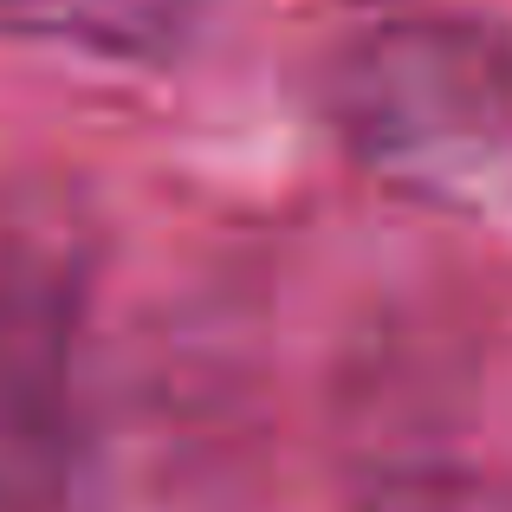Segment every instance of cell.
I'll use <instances>...</instances> for the list:
<instances>
[{
  "label": "cell",
  "mask_w": 512,
  "mask_h": 512,
  "mask_svg": "<svg viewBox=\"0 0 512 512\" xmlns=\"http://www.w3.org/2000/svg\"><path fill=\"white\" fill-rule=\"evenodd\" d=\"M350 512H512V480L448 441H383L350 467Z\"/></svg>",
  "instance_id": "5b68a950"
},
{
  "label": "cell",
  "mask_w": 512,
  "mask_h": 512,
  "mask_svg": "<svg viewBox=\"0 0 512 512\" xmlns=\"http://www.w3.org/2000/svg\"><path fill=\"white\" fill-rule=\"evenodd\" d=\"M0 512H20V500H7V493H0Z\"/></svg>",
  "instance_id": "8992f818"
},
{
  "label": "cell",
  "mask_w": 512,
  "mask_h": 512,
  "mask_svg": "<svg viewBox=\"0 0 512 512\" xmlns=\"http://www.w3.org/2000/svg\"><path fill=\"white\" fill-rule=\"evenodd\" d=\"M85 266L59 234L0 240V493L26 500L72 454Z\"/></svg>",
  "instance_id": "7a4b0ae2"
},
{
  "label": "cell",
  "mask_w": 512,
  "mask_h": 512,
  "mask_svg": "<svg viewBox=\"0 0 512 512\" xmlns=\"http://www.w3.org/2000/svg\"><path fill=\"white\" fill-rule=\"evenodd\" d=\"M227 402L214 389H182L143 376L104 422L72 428V467L91 512H227L234 441Z\"/></svg>",
  "instance_id": "3957f363"
},
{
  "label": "cell",
  "mask_w": 512,
  "mask_h": 512,
  "mask_svg": "<svg viewBox=\"0 0 512 512\" xmlns=\"http://www.w3.org/2000/svg\"><path fill=\"white\" fill-rule=\"evenodd\" d=\"M325 117L383 195L512 221V33L480 13H383L331 52Z\"/></svg>",
  "instance_id": "6da1fadb"
},
{
  "label": "cell",
  "mask_w": 512,
  "mask_h": 512,
  "mask_svg": "<svg viewBox=\"0 0 512 512\" xmlns=\"http://www.w3.org/2000/svg\"><path fill=\"white\" fill-rule=\"evenodd\" d=\"M221 0H0V39L104 65H163Z\"/></svg>",
  "instance_id": "277c9868"
}]
</instances>
